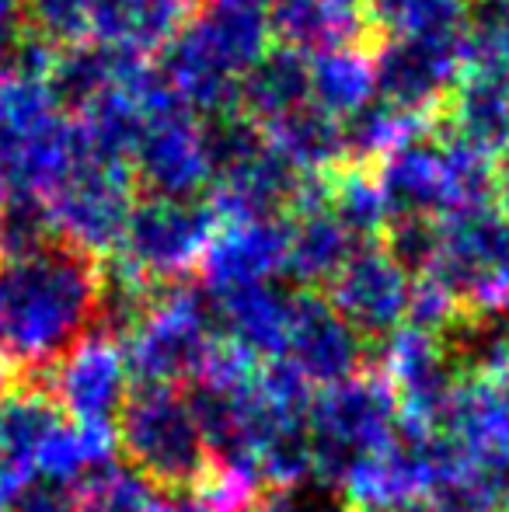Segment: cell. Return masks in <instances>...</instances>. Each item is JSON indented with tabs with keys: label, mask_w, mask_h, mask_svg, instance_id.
<instances>
[{
	"label": "cell",
	"mask_w": 509,
	"mask_h": 512,
	"mask_svg": "<svg viewBox=\"0 0 509 512\" xmlns=\"http://www.w3.org/2000/svg\"><path fill=\"white\" fill-rule=\"evenodd\" d=\"M220 342L217 300L203 286L178 279L164 286L150 314L133 328L123 356L136 384L182 387L203 373Z\"/></svg>",
	"instance_id": "5b68a950"
},
{
	"label": "cell",
	"mask_w": 509,
	"mask_h": 512,
	"mask_svg": "<svg viewBox=\"0 0 509 512\" xmlns=\"http://www.w3.org/2000/svg\"><path fill=\"white\" fill-rule=\"evenodd\" d=\"M381 39H436L461 35L464 0H370Z\"/></svg>",
	"instance_id": "f1b7e54d"
},
{
	"label": "cell",
	"mask_w": 509,
	"mask_h": 512,
	"mask_svg": "<svg viewBox=\"0 0 509 512\" xmlns=\"http://www.w3.org/2000/svg\"><path fill=\"white\" fill-rule=\"evenodd\" d=\"M384 363L401 415L426 425H440L464 380L454 359L443 349L440 335L405 324L387 338Z\"/></svg>",
	"instance_id": "e0dca14e"
},
{
	"label": "cell",
	"mask_w": 509,
	"mask_h": 512,
	"mask_svg": "<svg viewBox=\"0 0 509 512\" xmlns=\"http://www.w3.org/2000/svg\"><path fill=\"white\" fill-rule=\"evenodd\" d=\"M77 164V122L53 102L46 81L0 77V182L46 199Z\"/></svg>",
	"instance_id": "277c9868"
},
{
	"label": "cell",
	"mask_w": 509,
	"mask_h": 512,
	"mask_svg": "<svg viewBox=\"0 0 509 512\" xmlns=\"http://www.w3.org/2000/svg\"><path fill=\"white\" fill-rule=\"evenodd\" d=\"M245 4H252V7H262V11H265V14H269V11H272V7H276V4H279V0H245Z\"/></svg>",
	"instance_id": "60d3db41"
},
{
	"label": "cell",
	"mask_w": 509,
	"mask_h": 512,
	"mask_svg": "<svg viewBox=\"0 0 509 512\" xmlns=\"http://www.w3.org/2000/svg\"><path fill=\"white\" fill-rule=\"evenodd\" d=\"M129 380L133 377H129L123 342L91 331L84 342H77L67 356L49 366L42 387L63 415L74 418V425L112 429L129 398Z\"/></svg>",
	"instance_id": "30bf717a"
},
{
	"label": "cell",
	"mask_w": 509,
	"mask_h": 512,
	"mask_svg": "<svg viewBox=\"0 0 509 512\" xmlns=\"http://www.w3.org/2000/svg\"><path fill=\"white\" fill-rule=\"evenodd\" d=\"M398 398L387 377L360 373L342 384L321 387L307 408V436H311V471L325 488L349 485L363 464L387 450L398 429Z\"/></svg>",
	"instance_id": "3957f363"
},
{
	"label": "cell",
	"mask_w": 509,
	"mask_h": 512,
	"mask_svg": "<svg viewBox=\"0 0 509 512\" xmlns=\"http://www.w3.org/2000/svg\"><path fill=\"white\" fill-rule=\"evenodd\" d=\"M129 168L136 189L147 196H210L213 178L199 140V119L182 102L150 108Z\"/></svg>",
	"instance_id": "8fae6325"
},
{
	"label": "cell",
	"mask_w": 509,
	"mask_h": 512,
	"mask_svg": "<svg viewBox=\"0 0 509 512\" xmlns=\"http://www.w3.org/2000/svg\"><path fill=\"white\" fill-rule=\"evenodd\" d=\"M426 276L461 310L509 307V216L482 206L440 220V248Z\"/></svg>",
	"instance_id": "8992f818"
},
{
	"label": "cell",
	"mask_w": 509,
	"mask_h": 512,
	"mask_svg": "<svg viewBox=\"0 0 509 512\" xmlns=\"http://www.w3.org/2000/svg\"><path fill=\"white\" fill-rule=\"evenodd\" d=\"M377 98L374 49L346 46L311 56V102L335 119H346L356 108Z\"/></svg>",
	"instance_id": "4316f807"
},
{
	"label": "cell",
	"mask_w": 509,
	"mask_h": 512,
	"mask_svg": "<svg viewBox=\"0 0 509 512\" xmlns=\"http://www.w3.org/2000/svg\"><path fill=\"white\" fill-rule=\"evenodd\" d=\"M199 140H203V154H206V164H210V178H213V185H217L220 178L231 175L248 157L258 154L269 136H265V129L258 126L252 115L234 108V112L199 119Z\"/></svg>",
	"instance_id": "f546056e"
},
{
	"label": "cell",
	"mask_w": 509,
	"mask_h": 512,
	"mask_svg": "<svg viewBox=\"0 0 509 512\" xmlns=\"http://www.w3.org/2000/svg\"><path fill=\"white\" fill-rule=\"evenodd\" d=\"M290 251V216L272 220H224L199 258L203 290L224 297L252 283L279 279Z\"/></svg>",
	"instance_id": "2e32d148"
},
{
	"label": "cell",
	"mask_w": 509,
	"mask_h": 512,
	"mask_svg": "<svg viewBox=\"0 0 509 512\" xmlns=\"http://www.w3.org/2000/svg\"><path fill=\"white\" fill-rule=\"evenodd\" d=\"M56 237L88 255H112L136 206V178L129 164L77 157L60 185L46 196Z\"/></svg>",
	"instance_id": "ba28073f"
},
{
	"label": "cell",
	"mask_w": 509,
	"mask_h": 512,
	"mask_svg": "<svg viewBox=\"0 0 509 512\" xmlns=\"http://www.w3.org/2000/svg\"><path fill=\"white\" fill-rule=\"evenodd\" d=\"M220 223L224 216L210 196H143L129 213L116 255L154 283H178L185 272L199 269Z\"/></svg>",
	"instance_id": "52a82bcc"
},
{
	"label": "cell",
	"mask_w": 509,
	"mask_h": 512,
	"mask_svg": "<svg viewBox=\"0 0 509 512\" xmlns=\"http://www.w3.org/2000/svg\"><path fill=\"white\" fill-rule=\"evenodd\" d=\"M213 300H217L220 335L227 342L245 349L258 363L283 359L293 324V304H297V290L293 286L269 279V283L241 286V290H231Z\"/></svg>",
	"instance_id": "44dd1931"
},
{
	"label": "cell",
	"mask_w": 509,
	"mask_h": 512,
	"mask_svg": "<svg viewBox=\"0 0 509 512\" xmlns=\"http://www.w3.org/2000/svg\"><path fill=\"white\" fill-rule=\"evenodd\" d=\"M367 352L370 342L328 304V297L311 290H297L283 359L307 384L332 387L349 377H360Z\"/></svg>",
	"instance_id": "4fadbf2b"
},
{
	"label": "cell",
	"mask_w": 509,
	"mask_h": 512,
	"mask_svg": "<svg viewBox=\"0 0 509 512\" xmlns=\"http://www.w3.org/2000/svg\"><path fill=\"white\" fill-rule=\"evenodd\" d=\"M307 175L269 140L241 168L213 185V203L224 220H272L290 216L300 203Z\"/></svg>",
	"instance_id": "ffe728a7"
},
{
	"label": "cell",
	"mask_w": 509,
	"mask_h": 512,
	"mask_svg": "<svg viewBox=\"0 0 509 512\" xmlns=\"http://www.w3.org/2000/svg\"><path fill=\"white\" fill-rule=\"evenodd\" d=\"M503 512H509V495H506V502H503Z\"/></svg>",
	"instance_id": "7bdbcfd3"
},
{
	"label": "cell",
	"mask_w": 509,
	"mask_h": 512,
	"mask_svg": "<svg viewBox=\"0 0 509 512\" xmlns=\"http://www.w3.org/2000/svg\"><path fill=\"white\" fill-rule=\"evenodd\" d=\"M196 0H95L91 39L154 56L192 18Z\"/></svg>",
	"instance_id": "cb8c5ba5"
},
{
	"label": "cell",
	"mask_w": 509,
	"mask_h": 512,
	"mask_svg": "<svg viewBox=\"0 0 509 512\" xmlns=\"http://www.w3.org/2000/svg\"><path fill=\"white\" fill-rule=\"evenodd\" d=\"M468 70H509V0H464Z\"/></svg>",
	"instance_id": "1f68e13d"
},
{
	"label": "cell",
	"mask_w": 509,
	"mask_h": 512,
	"mask_svg": "<svg viewBox=\"0 0 509 512\" xmlns=\"http://www.w3.org/2000/svg\"><path fill=\"white\" fill-rule=\"evenodd\" d=\"M311 102V56L286 46H269L241 77V112L262 129Z\"/></svg>",
	"instance_id": "d4e9b609"
},
{
	"label": "cell",
	"mask_w": 509,
	"mask_h": 512,
	"mask_svg": "<svg viewBox=\"0 0 509 512\" xmlns=\"http://www.w3.org/2000/svg\"><path fill=\"white\" fill-rule=\"evenodd\" d=\"M269 32L276 46L304 56L346 46L374 49L381 42L370 0H279L269 11Z\"/></svg>",
	"instance_id": "d6986e66"
},
{
	"label": "cell",
	"mask_w": 509,
	"mask_h": 512,
	"mask_svg": "<svg viewBox=\"0 0 509 512\" xmlns=\"http://www.w3.org/2000/svg\"><path fill=\"white\" fill-rule=\"evenodd\" d=\"M49 241H56V227L46 199L7 192V206L0 216V258L28 255Z\"/></svg>",
	"instance_id": "d6a6232c"
},
{
	"label": "cell",
	"mask_w": 509,
	"mask_h": 512,
	"mask_svg": "<svg viewBox=\"0 0 509 512\" xmlns=\"http://www.w3.org/2000/svg\"><path fill=\"white\" fill-rule=\"evenodd\" d=\"M374 178L384 196L387 220H394V216L447 220L454 213L443 129H426V133L398 143L391 154H384L374 164Z\"/></svg>",
	"instance_id": "9a60e30c"
},
{
	"label": "cell",
	"mask_w": 509,
	"mask_h": 512,
	"mask_svg": "<svg viewBox=\"0 0 509 512\" xmlns=\"http://www.w3.org/2000/svg\"><path fill=\"white\" fill-rule=\"evenodd\" d=\"M464 74V35L381 39L374 46L377 98L412 119L429 122L436 112H443Z\"/></svg>",
	"instance_id": "9c48e42d"
},
{
	"label": "cell",
	"mask_w": 509,
	"mask_h": 512,
	"mask_svg": "<svg viewBox=\"0 0 509 512\" xmlns=\"http://www.w3.org/2000/svg\"><path fill=\"white\" fill-rule=\"evenodd\" d=\"M496 206L509 216V143L496 161Z\"/></svg>",
	"instance_id": "74e56055"
},
{
	"label": "cell",
	"mask_w": 509,
	"mask_h": 512,
	"mask_svg": "<svg viewBox=\"0 0 509 512\" xmlns=\"http://www.w3.org/2000/svg\"><path fill=\"white\" fill-rule=\"evenodd\" d=\"M328 189H332V175H311L304 182L297 209L290 213V251H286L283 279L293 290H328L332 279L349 265V258L367 248L328 209Z\"/></svg>",
	"instance_id": "5bb4252c"
},
{
	"label": "cell",
	"mask_w": 509,
	"mask_h": 512,
	"mask_svg": "<svg viewBox=\"0 0 509 512\" xmlns=\"http://www.w3.org/2000/svg\"><path fill=\"white\" fill-rule=\"evenodd\" d=\"M328 209L339 216V223L356 237L360 244H381L387 206L377 189L374 168H346L332 171V189H328Z\"/></svg>",
	"instance_id": "83f0119b"
},
{
	"label": "cell",
	"mask_w": 509,
	"mask_h": 512,
	"mask_svg": "<svg viewBox=\"0 0 509 512\" xmlns=\"http://www.w3.org/2000/svg\"><path fill=\"white\" fill-rule=\"evenodd\" d=\"M77 509L81 512H150V485L116 460H102L74 485Z\"/></svg>",
	"instance_id": "4dcf8cb0"
},
{
	"label": "cell",
	"mask_w": 509,
	"mask_h": 512,
	"mask_svg": "<svg viewBox=\"0 0 509 512\" xmlns=\"http://www.w3.org/2000/svg\"><path fill=\"white\" fill-rule=\"evenodd\" d=\"M4 206H7V185L0 182V216H4Z\"/></svg>",
	"instance_id": "b9f144b4"
},
{
	"label": "cell",
	"mask_w": 509,
	"mask_h": 512,
	"mask_svg": "<svg viewBox=\"0 0 509 512\" xmlns=\"http://www.w3.org/2000/svg\"><path fill=\"white\" fill-rule=\"evenodd\" d=\"M443 129L482 154H503L509 143V70H468L443 108Z\"/></svg>",
	"instance_id": "603a6c76"
},
{
	"label": "cell",
	"mask_w": 509,
	"mask_h": 512,
	"mask_svg": "<svg viewBox=\"0 0 509 512\" xmlns=\"http://www.w3.org/2000/svg\"><path fill=\"white\" fill-rule=\"evenodd\" d=\"M415 276H408L398 262L381 248L367 244L328 286V304L339 310L367 342L391 338L408 324Z\"/></svg>",
	"instance_id": "7c38bea8"
},
{
	"label": "cell",
	"mask_w": 509,
	"mask_h": 512,
	"mask_svg": "<svg viewBox=\"0 0 509 512\" xmlns=\"http://www.w3.org/2000/svg\"><path fill=\"white\" fill-rule=\"evenodd\" d=\"M18 492H21V481L11 478V474L0 467V512H11V502L18 499Z\"/></svg>",
	"instance_id": "f35d334b"
},
{
	"label": "cell",
	"mask_w": 509,
	"mask_h": 512,
	"mask_svg": "<svg viewBox=\"0 0 509 512\" xmlns=\"http://www.w3.org/2000/svg\"><path fill=\"white\" fill-rule=\"evenodd\" d=\"M381 248L408 276H426L440 248V220H422V216H394L384 223Z\"/></svg>",
	"instance_id": "e575fe53"
},
{
	"label": "cell",
	"mask_w": 509,
	"mask_h": 512,
	"mask_svg": "<svg viewBox=\"0 0 509 512\" xmlns=\"http://www.w3.org/2000/svg\"><path fill=\"white\" fill-rule=\"evenodd\" d=\"M28 32L42 35L53 46L91 39L95 0H21Z\"/></svg>",
	"instance_id": "836d02e7"
},
{
	"label": "cell",
	"mask_w": 509,
	"mask_h": 512,
	"mask_svg": "<svg viewBox=\"0 0 509 512\" xmlns=\"http://www.w3.org/2000/svg\"><path fill=\"white\" fill-rule=\"evenodd\" d=\"M63 422V411L49 398L42 380H21L0 398V467L21 485L35 478V464L46 439Z\"/></svg>",
	"instance_id": "7402d4cb"
},
{
	"label": "cell",
	"mask_w": 509,
	"mask_h": 512,
	"mask_svg": "<svg viewBox=\"0 0 509 512\" xmlns=\"http://www.w3.org/2000/svg\"><path fill=\"white\" fill-rule=\"evenodd\" d=\"M150 70H154L150 56L136 53V49L84 39L56 49L46 88L53 95V102L74 119V115H81L84 108H91L109 91L136 88Z\"/></svg>",
	"instance_id": "ac0fdd59"
},
{
	"label": "cell",
	"mask_w": 509,
	"mask_h": 512,
	"mask_svg": "<svg viewBox=\"0 0 509 512\" xmlns=\"http://www.w3.org/2000/svg\"><path fill=\"white\" fill-rule=\"evenodd\" d=\"M238 512H360L353 502L335 488L290 485V488H265L262 499H252Z\"/></svg>",
	"instance_id": "d590c367"
},
{
	"label": "cell",
	"mask_w": 509,
	"mask_h": 512,
	"mask_svg": "<svg viewBox=\"0 0 509 512\" xmlns=\"http://www.w3.org/2000/svg\"><path fill=\"white\" fill-rule=\"evenodd\" d=\"M269 143L283 150L307 178L311 175H332L346 168V140H342V119L318 108L314 102L293 108L290 115L276 119L265 129Z\"/></svg>",
	"instance_id": "484cf974"
},
{
	"label": "cell",
	"mask_w": 509,
	"mask_h": 512,
	"mask_svg": "<svg viewBox=\"0 0 509 512\" xmlns=\"http://www.w3.org/2000/svg\"><path fill=\"white\" fill-rule=\"evenodd\" d=\"M102 262L67 241L0 258V352L25 380L67 356L98 324Z\"/></svg>",
	"instance_id": "6da1fadb"
},
{
	"label": "cell",
	"mask_w": 509,
	"mask_h": 512,
	"mask_svg": "<svg viewBox=\"0 0 509 512\" xmlns=\"http://www.w3.org/2000/svg\"><path fill=\"white\" fill-rule=\"evenodd\" d=\"M11 512H81L77 509V492L60 481L32 478L21 485L18 499L11 502Z\"/></svg>",
	"instance_id": "8d00e7d4"
},
{
	"label": "cell",
	"mask_w": 509,
	"mask_h": 512,
	"mask_svg": "<svg viewBox=\"0 0 509 512\" xmlns=\"http://www.w3.org/2000/svg\"><path fill=\"white\" fill-rule=\"evenodd\" d=\"M150 512H206V509L199 506V502H182V499H171L168 495V502H154Z\"/></svg>",
	"instance_id": "ab89813d"
},
{
	"label": "cell",
	"mask_w": 509,
	"mask_h": 512,
	"mask_svg": "<svg viewBox=\"0 0 509 512\" xmlns=\"http://www.w3.org/2000/svg\"><path fill=\"white\" fill-rule=\"evenodd\" d=\"M119 450L150 488L196 499L213 471L210 446L182 387L136 384L119 411Z\"/></svg>",
	"instance_id": "7a4b0ae2"
}]
</instances>
